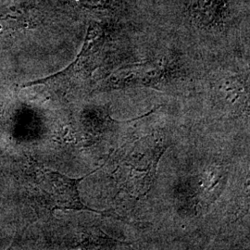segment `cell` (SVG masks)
Listing matches in <instances>:
<instances>
[{"mask_svg": "<svg viewBox=\"0 0 250 250\" xmlns=\"http://www.w3.org/2000/svg\"><path fill=\"white\" fill-rule=\"evenodd\" d=\"M103 44V30L98 25H91L80 53L68 68L45 79L26 83L21 87L41 84L56 92L65 94L80 88L98 66L99 53Z\"/></svg>", "mask_w": 250, "mask_h": 250, "instance_id": "cell-3", "label": "cell"}, {"mask_svg": "<svg viewBox=\"0 0 250 250\" xmlns=\"http://www.w3.org/2000/svg\"><path fill=\"white\" fill-rule=\"evenodd\" d=\"M224 0H190L189 11L198 24H218L225 13Z\"/></svg>", "mask_w": 250, "mask_h": 250, "instance_id": "cell-4", "label": "cell"}, {"mask_svg": "<svg viewBox=\"0 0 250 250\" xmlns=\"http://www.w3.org/2000/svg\"><path fill=\"white\" fill-rule=\"evenodd\" d=\"M81 179H72L54 170L37 169L30 182L29 194L38 209L53 212L56 209L91 210L81 200L79 185Z\"/></svg>", "mask_w": 250, "mask_h": 250, "instance_id": "cell-2", "label": "cell"}, {"mask_svg": "<svg viewBox=\"0 0 250 250\" xmlns=\"http://www.w3.org/2000/svg\"><path fill=\"white\" fill-rule=\"evenodd\" d=\"M163 140L157 135L146 136L115 157L113 177L121 191L134 197H142L151 188L158 163L166 149Z\"/></svg>", "mask_w": 250, "mask_h": 250, "instance_id": "cell-1", "label": "cell"}]
</instances>
